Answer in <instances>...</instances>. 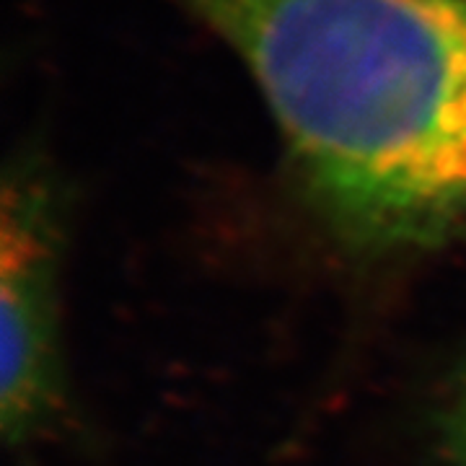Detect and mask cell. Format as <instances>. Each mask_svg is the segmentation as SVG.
I'll list each match as a JSON object with an SVG mask.
<instances>
[{
    "label": "cell",
    "instance_id": "7a4b0ae2",
    "mask_svg": "<svg viewBox=\"0 0 466 466\" xmlns=\"http://www.w3.org/2000/svg\"><path fill=\"white\" fill-rule=\"evenodd\" d=\"M63 195L36 158H18L0 210V425L24 446L63 401Z\"/></svg>",
    "mask_w": 466,
    "mask_h": 466
},
{
    "label": "cell",
    "instance_id": "6da1fadb",
    "mask_svg": "<svg viewBox=\"0 0 466 466\" xmlns=\"http://www.w3.org/2000/svg\"><path fill=\"white\" fill-rule=\"evenodd\" d=\"M241 60L306 195L368 251L466 238V0H177Z\"/></svg>",
    "mask_w": 466,
    "mask_h": 466
},
{
    "label": "cell",
    "instance_id": "3957f363",
    "mask_svg": "<svg viewBox=\"0 0 466 466\" xmlns=\"http://www.w3.org/2000/svg\"><path fill=\"white\" fill-rule=\"evenodd\" d=\"M433 431L449 466H466V358L451 370L435 400Z\"/></svg>",
    "mask_w": 466,
    "mask_h": 466
}]
</instances>
